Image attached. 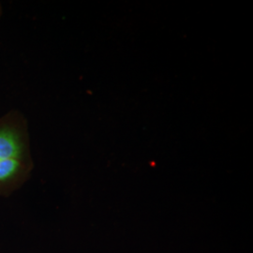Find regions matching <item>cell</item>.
I'll list each match as a JSON object with an SVG mask.
<instances>
[{
  "mask_svg": "<svg viewBox=\"0 0 253 253\" xmlns=\"http://www.w3.org/2000/svg\"><path fill=\"white\" fill-rule=\"evenodd\" d=\"M22 143L16 131L10 128L0 129V181L7 180L20 167Z\"/></svg>",
  "mask_w": 253,
  "mask_h": 253,
  "instance_id": "cell-1",
  "label": "cell"
}]
</instances>
